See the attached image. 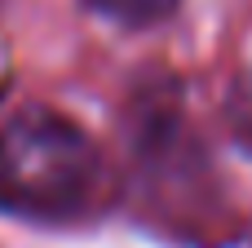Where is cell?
<instances>
[{
  "label": "cell",
  "mask_w": 252,
  "mask_h": 248,
  "mask_svg": "<svg viewBox=\"0 0 252 248\" xmlns=\"http://www.w3.org/2000/svg\"><path fill=\"white\" fill-rule=\"evenodd\" d=\"M111 204L102 146L53 106H22L0 129V209L44 226L89 222Z\"/></svg>",
  "instance_id": "cell-1"
},
{
  "label": "cell",
  "mask_w": 252,
  "mask_h": 248,
  "mask_svg": "<svg viewBox=\"0 0 252 248\" xmlns=\"http://www.w3.org/2000/svg\"><path fill=\"white\" fill-rule=\"evenodd\" d=\"M80 4L89 13H97L102 22H115V27H128V31L159 27L182 9V0H80Z\"/></svg>",
  "instance_id": "cell-2"
}]
</instances>
